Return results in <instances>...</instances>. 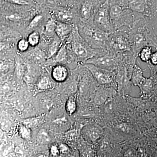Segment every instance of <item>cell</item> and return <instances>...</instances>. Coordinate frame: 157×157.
Returning <instances> with one entry per match:
<instances>
[{
	"label": "cell",
	"mask_w": 157,
	"mask_h": 157,
	"mask_svg": "<svg viewBox=\"0 0 157 157\" xmlns=\"http://www.w3.org/2000/svg\"><path fill=\"white\" fill-rule=\"evenodd\" d=\"M150 21L145 17L137 18L130 29L129 37L132 51L136 57H138L140 49L144 46L157 49V38Z\"/></svg>",
	"instance_id": "cell-1"
},
{
	"label": "cell",
	"mask_w": 157,
	"mask_h": 157,
	"mask_svg": "<svg viewBox=\"0 0 157 157\" xmlns=\"http://www.w3.org/2000/svg\"><path fill=\"white\" fill-rule=\"evenodd\" d=\"M67 39L66 45L71 58L83 61L85 63L87 60L95 55L98 52V49L91 48L81 36L77 26L74 27Z\"/></svg>",
	"instance_id": "cell-2"
},
{
	"label": "cell",
	"mask_w": 157,
	"mask_h": 157,
	"mask_svg": "<svg viewBox=\"0 0 157 157\" xmlns=\"http://www.w3.org/2000/svg\"><path fill=\"white\" fill-rule=\"evenodd\" d=\"M81 36L91 48L107 50L110 33L102 31L90 21L84 24L77 26Z\"/></svg>",
	"instance_id": "cell-3"
},
{
	"label": "cell",
	"mask_w": 157,
	"mask_h": 157,
	"mask_svg": "<svg viewBox=\"0 0 157 157\" xmlns=\"http://www.w3.org/2000/svg\"><path fill=\"white\" fill-rule=\"evenodd\" d=\"M109 13L114 30L122 27L131 28L136 17L134 13L125 6L124 2L109 0Z\"/></svg>",
	"instance_id": "cell-4"
},
{
	"label": "cell",
	"mask_w": 157,
	"mask_h": 157,
	"mask_svg": "<svg viewBox=\"0 0 157 157\" xmlns=\"http://www.w3.org/2000/svg\"><path fill=\"white\" fill-rule=\"evenodd\" d=\"M122 53H116L110 50L98 49L95 55L87 60L85 63L92 64L99 67L116 71L121 61Z\"/></svg>",
	"instance_id": "cell-5"
},
{
	"label": "cell",
	"mask_w": 157,
	"mask_h": 157,
	"mask_svg": "<svg viewBox=\"0 0 157 157\" xmlns=\"http://www.w3.org/2000/svg\"><path fill=\"white\" fill-rule=\"evenodd\" d=\"M130 29L128 27H122L109 34L107 50L120 53L132 51L129 37Z\"/></svg>",
	"instance_id": "cell-6"
},
{
	"label": "cell",
	"mask_w": 157,
	"mask_h": 157,
	"mask_svg": "<svg viewBox=\"0 0 157 157\" xmlns=\"http://www.w3.org/2000/svg\"><path fill=\"white\" fill-rule=\"evenodd\" d=\"M124 3L136 18L145 17L151 20L156 16L157 0H124Z\"/></svg>",
	"instance_id": "cell-7"
},
{
	"label": "cell",
	"mask_w": 157,
	"mask_h": 157,
	"mask_svg": "<svg viewBox=\"0 0 157 157\" xmlns=\"http://www.w3.org/2000/svg\"><path fill=\"white\" fill-rule=\"evenodd\" d=\"M93 22L99 29L108 33L114 31L109 13V0H104L99 5L94 14Z\"/></svg>",
	"instance_id": "cell-8"
},
{
	"label": "cell",
	"mask_w": 157,
	"mask_h": 157,
	"mask_svg": "<svg viewBox=\"0 0 157 157\" xmlns=\"http://www.w3.org/2000/svg\"><path fill=\"white\" fill-rule=\"evenodd\" d=\"M83 67L90 72L99 85L113 86H115V85L117 86L116 71L107 70L90 63H84Z\"/></svg>",
	"instance_id": "cell-9"
},
{
	"label": "cell",
	"mask_w": 157,
	"mask_h": 157,
	"mask_svg": "<svg viewBox=\"0 0 157 157\" xmlns=\"http://www.w3.org/2000/svg\"><path fill=\"white\" fill-rule=\"evenodd\" d=\"M103 2H101L100 0L82 1L80 3L78 9L79 20L78 25L84 24L90 21L93 20L94 14L98 6Z\"/></svg>",
	"instance_id": "cell-10"
},
{
	"label": "cell",
	"mask_w": 157,
	"mask_h": 157,
	"mask_svg": "<svg viewBox=\"0 0 157 157\" xmlns=\"http://www.w3.org/2000/svg\"><path fill=\"white\" fill-rule=\"evenodd\" d=\"M55 16L59 22L75 25L79 23L78 11L71 8H61L55 11ZM76 26V25H75Z\"/></svg>",
	"instance_id": "cell-11"
},
{
	"label": "cell",
	"mask_w": 157,
	"mask_h": 157,
	"mask_svg": "<svg viewBox=\"0 0 157 157\" xmlns=\"http://www.w3.org/2000/svg\"><path fill=\"white\" fill-rule=\"evenodd\" d=\"M104 132L99 125L90 124L86 126L82 131L83 138L90 143L94 144L101 140Z\"/></svg>",
	"instance_id": "cell-12"
},
{
	"label": "cell",
	"mask_w": 157,
	"mask_h": 157,
	"mask_svg": "<svg viewBox=\"0 0 157 157\" xmlns=\"http://www.w3.org/2000/svg\"><path fill=\"white\" fill-rule=\"evenodd\" d=\"M98 87V90L95 95V104L98 106L104 105L116 93L114 86H101Z\"/></svg>",
	"instance_id": "cell-13"
},
{
	"label": "cell",
	"mask_w": 157,
	"mask_h": 157,
	"mask_svg": "<svg viewBox=\"0 0 157 157\" xmlns=\"http://www.w3.org/2000/svg\"><path fill=\"white\" fill-rule=\"evenodd\" d=\"M69 72L67 67L62 64L55 66L52 71V78L58 82H63L67 79Z\"/></svg>",
	"instance_id": "cell-14"
},
{
	"label": "cell",
	"mask_w": 157,
	"mask_h": 157,
	"mask_svg": "<svg viewBox=\"0 0 157 157\" xmlns=\"http://www.w3.org/2000/svg\"><path fill=\"white\" fill-rule=\"evenodd\" d=\"M75 25L65 23L59 22L56 24L55 33L61 40L67 39L72 33Z\"/></svg>",
	"instance_id": "cell-15"
},
{
	"label": "cell",
	"mask_w": 157,
	"mask_h": 157,
	"mask_svg": "<svg viewBox=\"0 0 157 157\" xmlns=\"http://www.w3.org/2000/svg\"><path fill=\"white\" fill-rule=\"evenodd\" d=\"M144 70L135 63L132 70L131 75V81L132 84L135 86H139L144 78L143 76Z\"/></svg>",
	"instance_id": "cell-16"
},
{
	"label": "cell",
	"mask_w": 157,
	"mask_h": 157,
	"mask_svg": "<svg viewBox=\"0 0 157 157\" xmlns=\"http://www.w3.org/2000/svg\"><path fill=\"white\" fill-rule=\"evenodd\" d=\"M153 85V78L152 76L148 78L144 77L143 81L138 86L140 88V96L145 97L149 95L152 90Z\"/></svg>",
	"instance_id": "cell-17"
},
{
	"label": "cell",
	"mask_w": 157,
	"mask_h": 157,
	"mask_svg": "<svg viewBox=\"0 0 157 157\" xmlns=\"http://www.w3.org/2000/svg\"><path fill=\"white\" fill-rule=\"evenodd\" d=\"M67 45L64 44L60 47L56 55V60L62 63H67L70 57Z\"/></svg>",
	"instance_id": "cell-18"
},
{
	"label": "cell",
	"mask_w": 157,
	"mask_h": 157,
	"mask_svg": "<svg viewBox=\"0 0 157 157\" xmlns=\"http://www.w3.org/2000/svg\"><path fill=\"white\" fill-rule=\"evenodd\" d=\"M77 109L76 98L74 96L68 98L66 104V110L69 115H72L76 112Z\"/></svg>",
	"instance_id": "cell-19"
},
{
	"label": "cell",
	"mask_w": 157,
	"mask_h": 157,
	"mask_svg": "<svg viewBox=\"0 0 157 157\" xmlns=\"http://www.w3.org/2000/svg\"><path fill=\"white\" fill-rule=\"evenodd\" d=\"M152 53L151 46H144L140 49L138 53V57L141 61L147 63L150 61Z\"/></svg>",
	"instance_id": "cell-20"
},
{
	"label": "cell",
	"mask_w": 157,
	"mask_h": 157,
	"mask_svg": "<svg viewBox=\"0 0 157 157\" xmlns=\"http://www.w3.org/2000/svg\"><path fill=\"white\" fill-rule=\"evenodd\" d=\"M30 46L36 47L39 45L40 41V36L39 32L34 31L29 35L27 38Z\"/></svg>",
	"instance_id": "cell-21"
},
{
	"label": "cell",
	"mask_w": 157,
	"mask_h": 157,
	"mask_svg": "<svg viewBox=\"0 0 157 157\" xmlns=\"http://www.w3.org/2000/svg\"><path fill=\"white\" fill-rule=\"evenodd\" d=\"M20 133L21 137L26 140H30L31 138V131L29 128L25 125H21L20 128Z\"/></svg>",
	"instance_id": "cell-22"
},
{
	"label": "cell",
	"mask_w": 157,
	"mask_h": 157,
	"mask_svg": "<svg viewBox=\"0 0 157 157\" xmlns=\"http://www.w3.org/2000/svg\"><path fill=\"white\" fill-rule=\"evenodd\" d=\"M60 41L59 42L58 41L56 40L51 44L48 52V57H51L52 56H53L56 53H57L60 48V47L59 48V46H60Z\"/></svg>",
	"instance_id": "cell-23"
},
{
	"label": "cell",
	"mask_w": 157,
	"mask_h": 157,
	"mask_svg": "<svg viewBox=\"0 0 157 157\" xmlns=\"http://www.w3.org/2000/svg\"><path fill=\"white\" fill-rule=\"evenodd\" d=\"M38 139L39 141L42 144L49 143L50 141V137L48 133L45 130H40L38 134Z\"/></svg>",
	"instance_id": "cell-24"
},
{
	"label": "cell",
	"mask_w": 157,
	"mask_h": 157,
	"mask_svg": "<svg viewBox=\"0 0 157 157\" xmlns=\"http://www.w3.org/2000/svg\"><path fill=\"white\" fill-rule=\"evenodd\" d=\"M29 46L30 45L27 39H24V38L21 39L17 42V49L21 52H24L27 51Z\"/></svg>",
	"instance_id": "cell-25"
},
{
	"label": "cell",
	"mask_w": 157,
	"mask_h": 157,
	"mask_svg": "<svg viewBox=\"0 0 157 157\" xmlns=\"http://www.w3.org/2000/svg\"><path fill=\"white\" fill-rule=\"evenodd\" d=\"M38 88L41 90H46L50 86L49 79L46 76H43L40 78L38 82Z\"/></svg>",
	"instance_id": "cell-26"
},
{
	"label": "cell",
	"mask_w": 157,
	"mask_h": 157,
	"mask_svg": "<svg viewBox=\"0 0 157 157\" xmlns=\"http://www.w3.org/2000/svg\"><path fill=\"white\" fill-rule=\"evenodd\" d=\"M42 19V15L38 14L36 15L34 18L31 20L29 25V29H33L39 25V23Z\"/></svg>",
	"instance_id": "cell-27"
},
{
	"label": "cell",
	"mask_w": 157,
	"mask_h": 157,
	"mask_svg": "<svg viewBox=\"0 0 157 157\" xmlns=\"http://www.w3.org/2000/svg\"><path fill=\"white\" fill-rule=\"evenodd\" d=\"M56 24L53 20H49L45 25V32L51 33H52L54 31L55 32L56 28Z\"/></svg>",
	"instance_id": "cell-28"
},
{
	"label": "cell",
	"mask_w": 157,
	"mask_h": 157,
	"mask_svg": "<svg viewBox=\"0 0 157 157\" xmlns=\"http://www.w3.org/2000/svg\"><path fill=\"white\" fill-rule=\"evenodd\" d=\"M9 2L20 6H27L29 3L26 0H7Z\"/></svg>",
	"instance_id": "cell-29"
},
{
	"label": "cell",
	"mask_w": 157,
	"mask_h": 157,
	"mask_svg": "<svg viewBox=\"0 0 157 157\" xmlns=\"http://www.w3.org/2000/svg\"><path fill=\"white\" fill-rule=\"evenodd\" d=\"M60 151L59 147L56 145H53L51 147L50 153L53 156H57L60 153Z\"/></svg>",
	"instance_id": "cell-30"
},
{
	"label": "cell",
	"mask_w": 157,
	"mask_h": 157,
	"mask_svg": "<svg viewBox=\"0 0 157 157\" xmlns=\"http://www.w3.org/2000/svg\"><path fill=\"white\" fill-rule=\"evenodd\" d=\"M149 62L152 66H157V50L152 53Z\"/></svg>",
	"instance_id": "cell-31"
},
{
	"label": "cell",
	"mask_w": 157,
	"mask_h": 157,
	"mask_svg": "<svg viewBox=\"0 0 157 157\" xmlns=\"http://www.w3.org/2000/svg\"><path fill=\"white\" fill-rule=\"evenodd\" d=\"M20 16L17 14H10L9 16H7L6 18L7 19L10 21H17L20 19Z\"/></svg>",
	"instance_id": "cell-32"
},
{
	"label": "cell",
	"mask_w": 157,
	"mask_h": 157,
	"mask_svg": "<svg viewBox=\"0 0 157 157\" xmlns=\"http://www.w3.org/2000/svg\"><path fill=\"white\" fill-rule=\"evenodd\" d=\"M60 152L63 154H66L69 151V147L66 144H62L59 147Z\"/></svg>",
	"instance_id": "cell-33"
},
{
	"label": "cell",
	"mask_w": 157,
	"mask_h": 157,
	"mask_svg": "<svg viewBox=\"0 0 157 157\" xmlns=\"http://www.w3.org/2000/svg\"><path fill=\"white\" fill-rule=\"evenodd\" d=\"M36 55H34V59H35V60H36L35 61H36L37 63L42 62V60L43 59V55L40 52H36Z\"/></svg>",
	"instance_id": "cell-34"
},
{
	"label": "cell",
	"mask_w": 157,
	"mask_h": 157,
	"mask_svg": "<svg viewBox=\"0 0 157 157\" xmlns=\"http://www.w3.org/2000/svg\"><path fill=\"white\" fill-rule=\"evenodd\" d=\"M155 74H156V76H157V69L156 70V71Z\"/></svg>",
	"instance_id": "cell-35"
},
{
	"label": "cell",
	"mask_w": 157,
	"mask_h": 157,
	"mask_svg": "<svg viewBox=\"0 0 157 157\" xmlns=\"http://www.w3.org/2000/svg\"><path fill=\"white\" fill-rule=\"evenodd\" d=\"M156 34V37H157V33H156V34Z\"/></svg>",
	"instance_id": "cell-36"
}]
</instances>
